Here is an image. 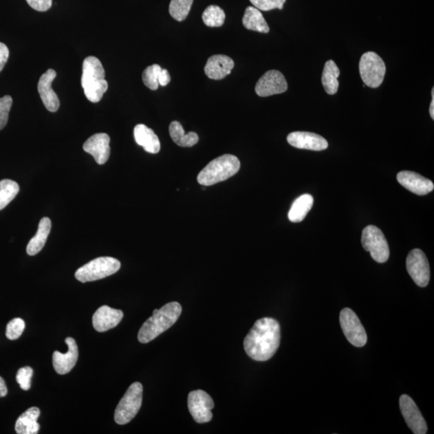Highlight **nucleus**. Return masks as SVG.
<instances>
[{
    "mask_svg": "<svg viewBox=\"0 0 434 434\" xmlns=\"http://www.w3.org/2000/svg\"><path fill=\"white\" fill-rule=\"evenodd\" d=\"M281 327L272 318H262L255 322L244 340L246 354L256 361H267L278 351Z\"/></svg>",
    "mask_w": 434,
    "mask_h": 434,
    "instance_id": "f257e3e1",
    "label": "nucleus"
},
{
    "mask_svg": "<svg viewBox=\"0 0 434 434\" xmlns=\"http://www.w3.org/2000/svg\"><path fill=\"white\" fill-rule=\"evenodd\" d=\"M182 307L177 302H171L164 305L160 309H156L153 314L143 323L138 332V340L142 343H147L161 335L178 321Z\"/></svg>",
    "mask_w": 434,
    "mask_h": 434,
    "instance_id": "f03ea898",
    "label": "nucleus"
},
{
    "mask_svg": "<svg viewBox=\"0 0 434 434\" xmlns=\"http://www.w3.org/2000/svg\"><path fill=\"white\" fill-rule=\"evenodd\" d=\"M106 73L102 62L97 57L88 56L83 65L82 85L85 97L89 101L97 103L101 101L107 91L108 83L105 79Z\"/></svg>",
    "mask_w": 434,
    "mask_h": 434,
    "instance_id": "7ed1b4c3",
    "label": "nucleus"
},
{
    "mask_svg": "<svg viewBox=\"0 0 434 434\" xmlns=\"http://www.w3.org/2000/svg\"><path fill=\"white\" fill-rule=\"evenodd\" d=\"M241 168L239 160L232 155H224L213 160L200 171L197 181L200 185L211 186L235 175Z\"/></svg>",
    "mask_w": 434,
    "mask_h": 434,
    "instance_id": "20e7f679",
    "label": "nucleus"
},
{
    "mask_svg": "<svg viewBox=\"0 0 434 434\" xmlns=\"http://www.w3.org/2000/svg\"><path fill=\"white\" fill-rule=\"evenodd\" d=\"M121 268L120 261L111 257H102L80 267L75 273V278L85 283L107 278L117 273Z\"/></svg>",
    "mask_w": 434,
    "mask_h": 434,
    "instance_id": "39448f33",
    "label": "nucleus"
},
{
    "mask_svg": "<svg viewBox=\"0 0 434 434\" xmlns=\"http://www.w3.org/2000/svg\"><path fill=\"white\" fill-rule=\"evenodd\" d=\"M142 385L140 382L132 384L118 403L114 413V421L118 424H126L135 418L141 408Z\"/></svg>",
    "mask_w": 434,
    "mask_h": 434,
    "instance_id": "423d86ee",
    "label": "nucleus"
},
{
    "mask_svg": "<svg viewBox=\"0 0 434 434\" xmlns=\"http://www.w3.org/2000/svg\"><path fill=\"white\" fill-rule=\"evenodd\" d=\"M360 74L367 87L378 88L383 83L386 66L382 58L376 52H365L360 61Z\"/></svg>",
    "mask_w": 434,
    "mask_h": 434,
    "instance_id": "0eeeda50",
    "label": "nucleus"
},
{
    "mask_svg": "<svg viewBox=\"0 0 434 434\" xmlns=\"http://www.w3.org/2000/svg\"><path fill=\"white\" fill-rule=\"evenodd\" d=\"M362 246L369 252L373 259L378 263L389 260L390 250L387 240L382 231L374 226H367L362 232Z\"/></svg>",
    "mask_w": 434,
    "mask_h": 434,
    "instance_id": "6e6552de",
    "label": "nucleus"
},
{
    "mask_svg": "<svg viewBox=\"0 0 434 434\" xmlns=\"http://www.w3.org/2000/svg\"><path fill=\"white\" fill-rule=\"evenodd\" d=\"M340 326L347 341L353 346L362 347L368 341V336L365 329L356 316L350 308L343 309L340 316Z\"/></svg>",
    "mask_w": 434,
    "mask_h": 434,
    "instance_id": "1a4fd4ad",
    "label": "nucleus"
},
{
    "mask_svg": "<svg viewBox=\"0 0 434 434\" xmlns=\"http://www.w3.org/2000/svg\"><path fill=\"white\" fill-rule=\"evenodd\" d=\"M188 409L195 421L199 424L212 421V409L214 402L211 397L203 390L191 392L188 399Z\"/></svg>",
    "mask_w": 434,
    "mask_h": 434,
    "instance_id": "9d476101",
    "label": "nucleus"
},
{
    "mask_svg": "<svg viewBox=\"0 0 434 434\" xmlns=\"http://www.w3.org/2000/svg\"><path fill=\"white\" fill-rule=\"evenodd\" d=\"M406 267L414 283L420 287H426L431 279V268L424 252L419 249L410 252L406 260Z\"/></svg>",
    "mask_w": 434,
    "mask_h": 434,
    "instance_id": "9b49d317",
    "label": "nucleus"
},
{
    "mask_svg": "<svg viewBox=\"0 0 434 434\" xmlns=\"http://www.w3.org/2000/svg\"><path fill=\"white\" fill-rule=\"evenodd\" d=\"M400 411L405 422L415 434H426L428 427L426 421L413 400L406 394L400 398Z\"/></svg>",
    "mask_w": 434,
    "mask_h": 434,
    "instance_id": "f8f14e48",
    "label": "nucleus"
},
{
    "mask_svg": "<svg viewBox=\"0 0 434 434\" xmlns=\"http://www.w3.org/2000/svg\"><path fill=\"white\" fill-rule=\"evenodd\" d=\"M288 85L283 74L278 70H270L257 82L255 91L259 97L265 98L283 94Z\"/></svg>",
    "mask_w": 434,
    "mask_h": 434,
    "instance_id": "ddd939ff",
    "label": "nucleus"
},
{
    "mask_svg": "<svg viewBox=\"0 0 434 434\" xmlns=\"http://www.w3.org/2000/svg\"><path fill=\"white\" fill-rule=\"evenodd\" d=\"M290 145L299 149H306L316 151L326 150L328 142L323 137L317 133L306 131H295L287 136Z\"/></svg>",
    "mask_w": 434,
    "mask_h": 434,
    "instance_id": "4468645a",
    "label": "nucleus"
},
{
    "mask_svg": "<svg viewBox=\"0 0 434 434\" xmlns=\"http://www.w3.org/2000/svg\"><path fill=\"white\" fill-rule=\"evenodd\" d=\"M109 142L111 138L107 133H95L84 143L83 149L94 157L97 164L102 165L107 163L111 155Z\"/></svg>",
    "mask_w": 434,
    "mask_h": 434,
    "instance_id": "2eb2a0df",
    "label": "nucleus"
},
{
    "mask_svg": "<svg viewBox=\"0 0 434 434\" xmlns=\"http://www.w3.org/2000/svg\"><path fill=\"white\" fill-rule=\"evenodd\" d=\"M398 181L414 194L424 195L431 193L434 188L433 183L424 176L414 173V171H400L397 176Z\"/></svg>",
    "mask_w": 434,
    "mask_h": 434,
    "instance_id": "dca6fc26",
    "label": "nucleus"
},
{
    "mask_svg": "<svg viewBox=\"0 0 434 434\" xmlns=\"http://www.w3.org/2000/svg\"><path fill=\"white\" fill-rule=\"evenodd\" d=\"M68 345V351L63 354L59 351H54L52 356V364L57 373L65 375L69 373L77 364L78 359V348L77 343L73 338H67L65 340Z\"/></svg>",
    "mask_w": 434,
    "mask_h": 434,
    "instance_id": "f3484780",
    "label": "nucleus"
},
{
    "mask_svg": "<svg viewBox=\"0 0 434 434\" xmlns=\"http://www.w3.org/2000/svg\"><path fill=\"white\" fill-rule=\"evenodd\" d=\"M56 77V71L50 69L42 74L38 83V92L45 107L50 112H56L60 107V100L52 89V83Z\"/></svg>",
    "mask_w": 434,
    "mask_h": 434,
    "instance_id": "a211bd4d",
    "label": "nucleus"
},
{
    "mask_svg": "<svg viewBox=\"0 0 434 434\" xmlns=\"http://www.w3.org/2000/svg\"><path fill=\"white\" fill-rule=\"evenodd\" d=\"M123 318L120 310L102 306L93 316V326L98 332H105L118 325Z\"/></svg>",
    "mask_w": 434,
    "mask_h": 434,
    "instance_id": "6ab92c4d",
    "label": "nucleus"
},
{
    "mask_svg": "<svg viewBox=\"0 0 434 434\" xmlns=\"http://www.w3.org/2000/svg\"><path fill=\"white\" fill-rule=\"evenodd\" d=\"M235 67V61L226 55H214L209 57L204 73L207 77L213 80H222L231 74Z\"/></svg>",
    "mask_w": 434,
    "mask_h": 434,
    "instance_id": "aec40b11",
    "label": "nucleus"
},
{
    "mask_svg": "<svg viewBox=\"0 0 434 434\" xmlns=\"http://www.w3.org/2000/svg\"><path fill=\"white\" fill-rule=\"evenodd\" d=\"M133 136L138 145L151 154L159 153L161 147L158 136L153 130L143 124H138L133 130Z\"/></svg>",
    "mask_w": 434,
    "mask_h": 434,
    "instance_id": "412c9836",
    "label": "nucleus"
},
{
    "mask_svg": "<svg viewBox=\"0 0 434 434\" xmlns=\"http://www.w3.org/2000/svg\"><path fill=\"white\" fill-rule=\"evenodd\" d=\"M41 414L40 409L36 407L28 409L23 413L16 422V431L18 434H36L40 429L37 420Z\"/></svg>",
    "mask_w": 434,
    "mask_h": 434,
    "instance_id": "4be33fe9",
    "label": "nucleus"
},
{
    "mask_svg": "<svg viewBox=\"0 0 434 434\" xmlns=\"http://www.w3.org/2000/svg\"><path fill=\"white\" fill-rule=\"evenodd\" d=\"M52 228V223L50 218H42L36 235L28 242L27 246V254L30 256H34L40 252L44 248L49 237Z\"/></svg>",
    "mask_w": 434,
    "mask_h": 434,
    "instance_id": "5701e85b",
    "label": "nucleus"
},
{
    "mask_svg": "<svg viewBox=\"0 0 434 434\" xmlns=\"http://www.w3.org/2000/svg\"><path fill=\"white\" fill-rule=\"evenodd\" d=\"M243 25L248 30L255 31L261 33L270 32L269 25L265 20L263 15L259 9L254 7H248L245 15L242 19Z\"/></svg>",
    "mask_w": 434,
    "mask_h": 434,
    "instance_id": "b1692460",
    "label": "nucleus"
},
{
    "mask_svg": "<svg viewBox=\"0 0 434 434\" xmlns=\"http://www.w3.org/2000/svg\"><path fill=\"white\" fill-rule=\"evenodd\" d=\"M314 198L312 195L304 194L294 200L288 213L289 220L293 223H299L304 220L305 217L313 207Z\"/></svg>",
    "mask_w": 434,
    "mask_h": 434,
    "instance_id": "393cba45",
    "label": "nucleus"
},
{
    "mask_svg": "<svg viewBox=\"0 0 434 434\" xmlns=\"http://www.w3.org/2000/svg\"><path fill=\"white\" fill-rule=\"evenodd\" d=\"M340 74V71L335 61H327L324 65L322 75V83L327 94L334 95L337 93L340 85L338 80Z\"/></svg>",
    "mask_w": 434,
    "mask_h": 434,
    "instance_id": "a878e982",
    "label": "nucleus"
},
{
    "mask_svg": "<svg viewBox=\"0 0 434 434\" xmlns=\"http://www.w3.org/2000/svg\"><path fill=\"white\" fill-rule=\"evenodd\" d=\"M169 132L171 138L180 147H192L199 142V136L197 133H186L182 125L177 121H174L170 124Z\"/></svg>",
    "mask_w": 434,
    "mask_h": 434,
    "instance_id": "bb28decb",
    "label": "nucleus"
},
{
    "mask_svg": "<svg viewBox=\"0 0 434 434\" xmlns=\"http://www.w3.org/2000/svg\"><path fill=\"white\" fill-rule=\"evenodd\" d=\"M20 187L15 181L3 180L0 181V210L3 209L17 197Z\"/></svg>",
    "mask_w": 434,
    "mask_h": 434,
    "instance_id": "cd10ccee",
    "label": "nucleus"
},
{
    "mask_svg": "<svg viewBox=\"0 0 434 434\" xmlns=\"http://www.w3.org/2000/svg\"><path fill=\"white\" fill-rule=\"evenodd\" d=\"M202 19L205 25L211 28H219L221 27L225 23L226 13L219 6H210L205 9Z\"/></svg>",
    "mask_w": 434,
    "mask_h": 434,
    "instance_id": "c85d7f7f",
    "label": "nucleus"
},
{
    "mask_svg": "<svg viewBox=\"0 0 434 434\" xmlns=\"http://www.w3.org/2000/svg\"><path fill=\"white\" fill-rule=\"evenodd\" d=\"M193 0H171L169 6L170 15L177 21H183L188 16Z\"/></svg>",
    "mask_w": 434,
    "mask_h": 434,
    "instance_id": "c756f323",
    "label": "nucleus"
},
{
    "mask_svg": "<svg viewBox=\"0 0 434 434\" xmlns=\"http://www.w3.org/2000/svg\"><path fill=\"white\" fill-rule=\"evenodd\" d=\"M161 70L162 68L159 65H152L143 71L142 80L147 87L151 90L158 89L160 85L159 77Z\"/></svg>",
    "mask_w": 434,
    "mask_h": 434,
    "instance_id": "7c9ffc66",
    "label": "nucleus"
},
{
    "mask_svg": "<svg viewBox=\"0 0 434 434\" xmlns=\"http://www.w3.org/2000/svg\"><path fill=\"white\" fill-rule=\"evenodd\" d=\"M25 323L22 318H14L8 323L6 336L8 340H16L21 336L22 333L25 331Z\"/></svg>",
    "mask_w": 434,
    "mask_h": 434,
    "instance_id": "2f4dec72",
    "label": "nucleus"
},
{
    "mask_svg": "<svg viewBox=\"0 0 434 434\" xmlns=\"http://www.w3.org/2000/svg\"><path fill=\"white\" fill-rule=\"evenodd\" d=\"M12 106V98L9 95L0 98V131L6 127L9 113Z\"/></svg>",
    "mask_w": 434,
    "mask_h": 434,
    "instance_id": "473e14b6",
    "label": "nucleus"
},
{
    "mask_svg": "<svg viewBox=\"0 0 434 434\" xmlns=\"http://www.w3.org/2000/svg\"><path fill=\"white\" fill-rule=\"evenodd\" d=\"M254 8L261 11H271L278 8H283L285 0H250Z\"/></svg>",
    "mask_w": 434,
    "mask_h": 434,
    "instance_id": "72a5a7b5",
    "label": "nucleus"
},
{
    "mask_svg": "<svg viewBox=\"0 0 434 434\" xmlns=\"http://www.w3.org/2000/svg\"><path fill=\"white\" fill-rule=\"evenodd\" d=\"M32 375L33 370L30 367H25V368L19 369L17 375V381L23 390L28 391L30 389Z\"/></svg>",
    "mask_w": 434,
    "mask_h": 434,
    "instance_id": "f704fd0d",
    "label": "nucleus"
},
{
    "mask_svg": "<svg viewBox=\"0 0 434 434\" xmlns=\"http://www.w3.org/2000/svg\"><path fill=\"white\" fill-rule=\"evenodd\" d=\"M28 6L38 12L50 10L52 6V0H26Z\"/></svg>",
    "mask_w": 434,
    "mask_h": 434,
    "instance_id": "c9c22d12",
    "label": "nucleus"
},
{
    "mask_svg": "<svg viewBox=\"0 0 434 434\" xmlns=\"http://www.w3.org/2000/svg\"><path fill=\"white\" fill-rule=\"evenodd\" d=\"M9 58V50L6 45L0 42V72L3 70Z\"/></svg>",
    "mask_w": 434,
    "mask_h": 434,
    "instance_id": "e433bc0d",
    "label": "nucleus"
},
{
    "mask_svg": "<svg viewBox=\"0 0 434 434\" xmlns=\"http://www.w3.org/2000/svg\"><path fill=\"white\" fill-rule=\"evenodd\" d=\"M171 82V76L169 72L166 69H162L159 77V84L161 87H166Z\"/></svg>",
    "mask_w": 434,
    "mask_h": 434,
    "instance_id": "4c0bfd02",
    "label": "nucleus"
},
{
    "mask_svg": "<svg viewBox=\"0 0 434 434\" xmlns=\"http://www.w3.org/2000/svg\"><path fill=\"white\" fill-rule=\"evenodd\" d=\"M8 394V388L6 381L0 376V398H4Z\"/></svg>",
    "mask_w": 434,
    "mask_h": 434,
    "instance_id": "58836bf2",
    "label": "nucleus"
},
{
    "mask_svg": "<svg viewBox=\"0 0 434 434\" xmlns=\"http://www.w3.org/2000/svg\"><path fill=\"white\" fill-rule=\"evenodd\" d=\"M432 102L429 107V113L433 119H434V88L432 89Z\"/></svg>",
    "mask_w": 434,
    "mask_h": 434,
    "instance_id": "ea45409f",
    "label": "nucleus"
}]
</instances>
